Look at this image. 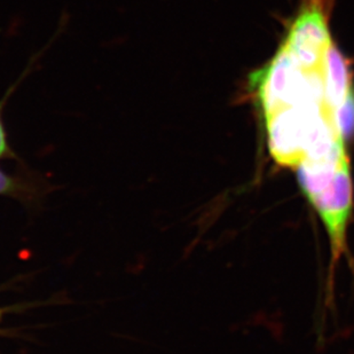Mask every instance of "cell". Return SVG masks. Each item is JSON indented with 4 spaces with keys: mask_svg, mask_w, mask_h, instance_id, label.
Here are the masks:
<instances>
[{
    "mask_svg": "<svg viewBox=\"0 0 354 354\" xmlns=\"http://www.w3.org/2000/svg\"><path fill=\"white\" fill-rule=\"evenodd\" d=\"M40 57H41V52L35 55L34 59L29 62L27 71H24L21 74L19 80L10 85V88L6 91V93L3 94V97L0 99V160H19V156H17V153L14 151L13 148L10 146L8 133H7L6 127H5V122H3V109L6 107L10 97L13 95L17 87L20 86L22 80L28 77V75L30 74V71H32V67H34L35 64H38Z\"/></svg>",
    "mask_w": 354,
    "mask_h": 354,
    "instance_id": "obj_6",
    "label": "cell"
},
{
    "mask_svg": "<svg viewBox=\"0 0 354 354\" xmlns=\"http://www.w3.org/2000/svg\"><path fill=\"white\" fill-rule=\"evenodd\" d=\"M328 111H334L327 104H306L265 118L268 148L275 163L297 170L306 158L313 124Z\"/></svg>",
    "mask_w": 354,
    "mask_h": 354,
    "instance_id": "obj_2",
    "label": "cell"
},
{
    "mask_svg": "<svg viewBox=\"0 0 354 354\" xmlns=\"http://www.w3.org/2000/svg\"><path fill=\"white\" fill-rule=\"evenodd\" d=\"M265 118L286 108L326 104L322 71H305L284 44L270 64L252 75Z\"/></svg>",
    "mask_w": 354,
    "mask_h": 354,
    "instance_id": "obj_1",
    "label": "cell"
},
{
    "mask_svg": "<svg viewBox=\"0 0 354 354\" xmlns=\"http://www.w3.org/2000/svg\"><path fill=\"white\" fill-rule=\"evenodd\" d=\"M329 0H306L291 24L284 45L305 71H322L326 52L330 46L328 29Z\"/></svg>",
    "mask_w": 354,
    "mask_h": 354,
    "instance_id": "obj_3",
    "label": "cell"
},
{
    "mask_svg": "<svg viewBox=\"0 0 354 354\" xmlns=\"http://www.w3.org/2000/svg\"><path fill=\"white\" fill-rule=\"evenodd\" d=\"M43 189L36 178L27 174H7L0 167V196L10 197L27 204L35 202Z\"/></svg>",
    "mask_w": 354,
    "mask_h": 354,
    "instance_id": "obj_5",
    "label": "cell"
},
{
    "mask_svg": "<svg viewBox=\"0 0 354 354\" xmlns=\"http://www.w3.org/2000/svg\"><path fill=\"white\" fill-rule=\"evenodd\" d=\"M326 104L336 111L353 90L351 64L334 43L324 55L322 68Z\"/></svg>",
    "mask_w": 354,
    "mask_h": 354,
    "instance_id": "obj_4",
    "label": "cell"
},
{
    "mask_svg": "<svg viewBox=\"0 0 354 354\" xmlns=\"http://www.w3.org/2000/svg\"><path fill=\"white\" fill-rule=\"evenodd\" d=\"M335 122L343 138L354 134V88L344 102L335 111Z\"/></svg>",
    "mask_w": 354,
    "mask_h": 354,
    "instance_id": "obj_7",
    "label": "cell"
}]
</instances>
